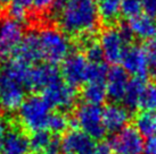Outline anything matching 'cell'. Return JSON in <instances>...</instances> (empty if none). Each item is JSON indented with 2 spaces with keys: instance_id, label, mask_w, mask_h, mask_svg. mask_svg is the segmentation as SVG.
<instances>
[{
  "instance_id": "2e32d148",
  "label": "cell",
  "mask_w": 156,
  "mask_h": 154,
  "mask_svg": "<svg viewBox=\"0 0 156 154\" xmlns=\"http://www.w3.org/2000/svg\"><path fill=\"white\" fill-rule=\"evenodd\" d=\"M129 81H130L129 75L122 67L115 66L108 69L105 85H106L107 96H109V99L113 100L114 103L123 100Z\"/></svg>"
},
{
  "instance_id": "e0dca14e",
  "label": "cell",
  "mask_w": 156,
  "mask_h": 154,
  "mask_svg": "<svg viewBox=\"0 0 156 154\" xmlns=\"http://www.w3.org/2000/svg\"><path fill=\"white\" fill-rule=\"evenodd\" d=\"M30 141L25 134L15 127H10L6 135L0 154H29Z\"/></svg>"
},
{
  "instance_id": "8992f818",
  "label": "cell",
  "mask_w": 156,
  "mask_h": 154,
  "mask_svg": "<svg viewBox=\"0 0 156 154\" xmlns=\"http://www.w3.org/2000/svg\"><path fill=\"white\" fill-rule=\"evenodd\" d=\"M122 68L128 75H132L136 78L145 79L149 72L151 65L146 47L140 44H130L126 48L121 60Z\"/></svg>"
},
{
  "instance_id": "f546056e",
  "label": "cell",
  "mask_w": 156,
  "mask_h": 154,
  "mask_svg": "<svg viewBox=\"0 0 156 154\" xmlns=\"http://www.w3.org/2000/svg\"><path fill=\"white\" fill-rule=\"evenodd\" d=\"M54 0H33L32 2V9H34V12L39 14L46 13L50 10Z\"/></svg>"
},
{
  "instance_id": "4dcf8cb0",
  "label": "cell",
  "mask_w": 156,
  "mask_h": 154,
  "mask_svg": "<svg viewBox=\"0 0 156 154\" xmlns=\"http://www.w3.org/2000/svg\"><path fill=\"white\" fill-rule=\"evenodd\" d=\"M143 154H156V135L147 137L144 141Z\"/></svg>"
},
{
  "instance_id": "7a4b0ae2",
  "label": "cell",
  "mask_w": 156,
  "mask_h": 154,
  "mask_svg": "<svg viewBox=\"0 0 156 154\" xmlns=\"http://www.w3.org/2000/svg\"><path fill=\"white\" fill-rule=\"evenodd\" d=\"M51 115L50 105L39 95H31L25 98L22 105L18 108L20 124L26 130L32 133L47 132Z\"/></svg>"
},
{
  "instance_id": "1f68e13d",
  "label": "cell",
  "mask_w": 156,
  "mask_h": 154,
  "mask_svg": "<svg viewBox=\"0 0 156 154\" xmlns=\"http://www.w3.org/2000/svg\"><path fill=\"white\" fill-rule=\"evenodd\" d=\"M143 1V10L149 17L156 19V0H141Z\"/></svg>"
},
{
  "instance_id": "f1b7e54d",
  "label": "cell",
  "mask_w": 156,
  "mask_h": 154,
  "mask_svg": "<svg viewBox=\"0 0 156 154\" xmlns=\"http://www.w3.org/2000/svg\"><path fill=\"white\" fill-rule=\"evenodd\" d=\"M149 58V65H151V72L156 74V33L154 38L149 41L148 45L146 47Z\"/></svg>"
},
{
  "instance_id": "9a60e30c",
  "label": "cell",
  "mask_w": 156,
  "mask_h": 154,
  "mask_svg": "<svg viewBox=\"0 0 156 154\" xmlns=\"http://www.w3.org/2000/svg\"><path fill=\"white\" fill-rule=\"evenodd\" d=\"M130 118L129 109L119 103H111L103 110V124L106 132L115 134L124 129L128 127Z\"/></svg>"
},
{
  "instance_id": "5bb4252c",
  "label": "cell",
  "mask_w": 156,
  "mask_h": 154,
  "mask_svg": "<svg viewBox=\"0 0 156 154\" xmlns=\"http://www.w3.org/2000/svg\"><path fill=\"white\" fill-rule=\"evenodd\" d=\"M13 58L23 60L27 64L33 65L42 59V52L40 48L38 32L30 31L27 32L18 45L13 51Z\"/></svg>"
},
{
  "instance_id": "7402d4cb",
  "label": "cell",
  "mask_w": 156,
  "mask_h": 154,
  "mask_svg": "<svg viewBox=\"0 0 156 154\" xmlns=\"http://www.w3.org/2000/svg\"><path fill=\"white\" fill-rule=\"evenodd\" d=\"M134 128L141 136L156 135V113L141 111L134 119Z\"/></svg>"
},
{
  "instance_id": "9c48e42d",
  "label": "cell",
  "mask_w": 156,
  "mask_h": 154,
  "mask_svg": "<svg viewBox=\"0 0 156 154\" xmlns=\"http://www.w3.org/2000/svg\"><path fill=\"white\" fill-rule=\"evenodd\" d=\"M109 146L116 154H143V136L134 127H126L113 135Z\"/></svg>"
},
{
  "instance_id": "484cf974",
  "label": "cell",
  "mask_w": 156,
  "mask_h": 154,
  "mask_svg": "<svg viewBox=\"0 0 156 154\" xmlns=\"http://www.w3.org/2000/svg\"><path fill=\"white\" fill-rule=\"evenodd\" d=\"M83 44H84V53L83 55L89 62L104 61V56H103V51H101L99 42L88 38L83 41Z\"/></svg>"
},
{
  "instance_id": "cb8c5ba5",
  "label": "cell",
  "mask_w": 156,
  "mask_h": 154,
  "mask_svg": "<svg viewBox=\"0 0 156 154\" xmlns=\"http://www.w3.org/2000/svg\"><path fill=\"white\" fill-rule=\"evenodd\" d=\"M55 135H51L49 132H38L33 133V135L29 138L30 141V151L33 154H41L48 146L55 139Z\"/></svg>"
},
{
  "instance_id": "83f0119b",
  "label": "cell",
  "mask_w": 156,
  "mask_h": 154,
  "mask_svg": "<svg viewBox=\"0 0 156 154\" xmlns=\"http://www.w3.org/2000/svg\"><path fill=\"white\" fill-rule=\"evenodd\" d=\"M143 12V1L141 0H122L121 15L128 19L137 17Z\"/></svg>"
},
{
  "instance_id": "ba28073f",
  "label": "cell",
  "mask_w": 156,
  "mask_h": 154,
  "mask_svg": "<svg viewBox=\"0 0 156 154\" xmlns=\"http://www.w3.org/2000/svg\"><path fill=\"white\" fill-rule=\"evenodd\" d=\"M42 98L50 105V108L66 111L74 107L76 102V91L73 86L69 85L67 83L61 79L55 84L42 91Z\"/></svg>"
},
{
  "instance_id": "d4e9b609",
  "label": "cell",
  "mask_w": 156,
  "mask_h": 154,
  "mask_svg": "<svg viewBox=\"0 0 156 154\" xmlns=\"http://www.w3.org/2000/svg\"><path fill=\"white\" fill-rule=\"evenodd\" d=\"M33 0H12L9 4V17L22 23L25 21L29 10L32 8Z\"/></svg>"
},
{
  "instance_id": "52a82bcc",
  "label": "cell",
  "mask_w": 156,
  "mask_h": 154,
  "mask_svg": "<svg viewBox=\"0 0 156 154\" xmlns=\"http://www.w3.org/2000/svg\"><path fill=\"white\" fill-rule=\"evenodd\" d=\"M25 86L21 82L0 73V107L7 110H18L25 100Z\"/></svg>"
},
{
  "instance_id": "6da1fadb",
  "label": "cell",
  "mask_w": 156,
  "mask_h": 154,
  "mask_svg": "<svg viewBox=\"0 0 156 154\" xmlns=\"http://www.w3.org/2000/svg\"><path fill=\"white\" fill-rule=\"evenodd\" d=\"M54 18L66 35L81 38L92 34L99 23L96 0H66Z\"/></svg>"
},
{
  "instance_id": "e575fe53",
  "label": "cell",
  "mask_w": 156,
  "mask_h": 154,
  "mask_svg": "<svg viewBox=\"0 0 156 154\" xmlns=\"http://www.w3.org/2000/svg\"><path fill=\"white\" fill-rule=\"evenodd\" d=\"M91 154H113V151L111 149L109 144L107 143H99L96 144L95 149Z\"/></svg>"
},
{
  "instance_id": "ac0fdd59",
  "label": "cell",
  "mask_w": 156,
  "mask_h": 154,
  "mask_svg": "<svg viewBox=\"0 0 156 154\" xmlns=\"http://www.w3.org/2000/svg\"><path fill=\"white\" fill-rule=\"evenodd\" d=\"M128 27L132 36L140 40H152L156 33V21L146 14H141L130 19Z\"/></svg>"
},
{
  "instance_id": "30bf717a",
  "label": "cell",
  "mask_w": 156,
  "mask_h": 154,
  "mask_svg": "<svg viewBox=\"0 0 156 154\" xmlns=\"http://www.w3.org/2000/svg\"><path fill=\"white\" fill-rule=\"evenodd\" d=\"M89 61L83 53H71L64 61L62 66L61 75L63 76L65 83L69 85L79 86L87 82Z\"/></svg>"
},
{
  "instance_id": "4316f807",
  "label": "cell",
  "mask_w": 156,
  "mask_h": 154,
  "mask_svg": "<svg viewBox=\"0 0 156 154\" xmlns=\"http://www.w3.org/2000/svg\"><path fill=\"white\" fill-rule=\"evenodd\" d=\"M69 126V120L64 113L62 112H52L51 117L49 119L48 129L52 134H61L64 133Z\"/></svg>"
},
{
  "instance_id": "4fadbf2b",
  "label": "cell",
  "mask_w": 156,
  "mask_h": 154,
  "mask_svg": "<svg viewBox=\"0 0 156 154\" xmlns=\"http://www.w3.org/2000/svg\"><path fill=\"white\" fill-rule=\"evenodd\" d=\"M95 146V139L81 130H71L61 141L62 154H91Z\"/></svg>"
},
{
  "instance_id": "d6a6232c",
  "label": "cell",
  "mask_w": 156,
  "mask_h": 154,
  "mask_svg": "<svg viewBox=\"0 0 156 154\" xmlns=\"http://www.w3.org/2000/svg\"><path fill=\"white\" fill-rule=\"evenodd\" d=\"M10 125L6 119L4 118H0V151H1V147H2V144H4V141L6 138V135L8 133V130L10 129Z\"/></svg>"
},
{
  "instance_id": "d590c367",
  "label": "cell",
  "mask_w": 156,
  "mask_h": 154,
  "mask_svg": "<svg viewBox=\"0 0 156 154\" xmlns=\"http://www.w3.org/2000/svg\"><path fill=\"white\" fill-rule=\"evenodd\" d=\"M12 0H0V6H5V5H9Z\"/></svg>"
},
{
  "instance_id": "277c9868",
  "label": "cell",
  "mask_w": 156,
  "mask_h": 154,
  "mask_svg": "<svg viewBox=\"0 0 156 154\" xmlns=\"http://www.w3.org/2000/svg\"><path fill=\"white\" fill-rule=\"evenodd\" d=\"M131 38L132 34L128 26H111L106 28L99 40L104 59L113 65L121 62Z\"/></svg>"
},
{
  "instance_id": "8fae6325",
  "label": "cell",
  "mask_w": 156,
  "mask_h": 154,
  "mask_svg": "<svg viewBox=\"0 0 156 154\" xmlns=\"http://www.w3.org/2000/svg\"><path fill=\"white\" fill-rule=\"evenodd\" d=\"M24 36L22 23L10 17L0 21V56L13 53Z\"/></svg>"
},
{
  "instance_id": "5b68a950",
  "label": "cell",
  "mask_w": 156,
  "mask_h": 154,
  "mask_svg": "<svg viewBox=\"0 0 156 154\" xmlns=\"http://www.w3.org/2000/svg\"><path fill=\"white\" fill-rule=\"evenodd\" d=\"M74 121L80 130L94 139L103 138L106 133L103 124V110L99 105L83 103L76 108Z\"/></svg>"
},
{
  "instance_id": "d6986e66",
  "label": "cell",
  "mask_w": 156,
  "mask_h": 154,
  "mask_svg": "<svg viewBox=\"0 0 156 154\" xmlns=\"http://www.w3.org/2000/svg\"><path fill=\"white\" fill-rule=\"evenodd\" d=\"M121 1L122 0H96L99 19L106 24L115 23L121 15Z\"/></svg>"
},
{
  "instance_id": "603a6c76",
  "label": "cell",
  "mask_w": 156,
  "mask_h": 154,
  "mask_svg": "<svg viewBox=\"0 0 156 154\" xmlns=\"http://www.w3.org/2000/svg\"><path fill=\"white\" fill-rule=\"evenodd\" d=\"M138 107L143 111L156 113V81L146 83Z\"/></svg>"
},
{
  "instance_id": "44dd1931",
  "label": "cell",
  "mask_w": 156,
  "mask_h": 154,
  "mask_svg": "<svg viewBox=\"0 0 156 154\" xmlns=\"http://www.w3.org/2000/svg\"><path fill=\"white\" fill-rule=\"evenodd\" d=\"M145 86H146V82L143 78L133 77L132 79L129 81L124 96H123V100H122L126 108L134 109V108L138 107Z\"/></svg>"
},
{
  "instance_id": "836d02e7",
  "label": "cell",
  "mask_w": 156,
  "mask_h": 154,
  "mask_svg": "<svg viewBox=\"0 0 156 154\" xmlns=\"http://www.w3.org/2000/svg\"><path fill=\"white\" fill-rule=\"evenodd\" d=\"M41 154H62L61 141L56 137V138L51 142V144L48 146L47 149H46Z\"/></svg>"
},
{
  "instance_id": "7c38bea8",
  "label": "cell",
  "mask_w": 156,
  "mask_h": 154,
  "mask_svg": "<svg viewBox=\"0 0 156 154\" xmlns=\"http://www.w3.org/2000/svg\"><path fill=\"white\" fill-rule=\"evenodd\" d=\"M61 72L56 65L49 62H41L37 66H33L31 69L27 89L30 90L42 91L61 81Z\"/></svg>"
},
{
  "instance_id": "ffe728a7",
  "label": "cell",
  "mask_w": 156,
  "mask_h": 154,
  "mask_svg": "<svg viewBox=\"0 0 156 154\" xmlns=\"http://www.w3.org/2000/svg\"><path fill=\"white\" fill-rule=\"evenodd\" d=\"M107 96L105 82H91L86 83L82 90V98L84 103L100 105Z\"/></svg>"
},
{
  "instance_id": "3957f363",
  "label": "cell",
  "mask_w": 156,
  "mask_h": 154,
  "mask_svg": "<svg viewBox=\"0 0 156 154\" xmlns=\"http://www.w3.org/2000/svg\"><path fill=\"white\" fill-rule=\"evenodd\" d=\"M42 59L56 65L63 62L71 55L72 44L69 36L56 27L46 26L38 32Z\"/></svg>"
}]
</instances>
